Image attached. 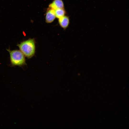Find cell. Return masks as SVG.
Listing matches in <instances>:
<instances>
[{"mask_svg": "<svg viewBox=\"0 0 129 129\" xmlns=\"http://www.w3.org/2000/svg\"><path fill=\"white\" fill-rule=\"evenodd\" d=\"M59 23L61 27L65 29L68 27L70 20L68 16H64L58 19Z\"/></svg>", "mask_w": 129, "mask_h": 129, "instance_id": "cell-4", "label": "cell"}, {"mask_svg": "<svg viewBox=\"0 0 129 129\" xmlns=\"http://www.w3.org/2000/svg\"><path fill=\"white\" fill-rule=\"evenodd\" d=\"M55 10L49 8L47 11L45 16V21L48 23L53 22L56 18Z\"/></svg>", "mask_w": 129, "mask_h": 129, "instance_id": "cell-3", "label": "cell"}, {"mask_svg": "<svg viewBox=\"0 0 129 129\" xmlns=\"http://www.w3.org/2000/svg\"><path fill=\"white\" fill-rule=\"evenodd\" d=\"M9 54L11 65L12 66H22L26 64L25 56L20 50L6 49Z\"/></svg>", "mask_w": 129, "mask_h": 129, "instance_id": "cell-2", "label": "cell"}, {"mask_svg": "<svg viewBox=\"0 0 129 129\" xmlns=\"http://www.w3.org/2000/svg\"><path fill=\"white\" fill-rule=\"evenodd\" d=\"M49 6V8L55 10L57 9L64 8V5L62 0H54L50 4Z\"/></svg>", "mask_w": 129, "mask_h": 129, "instance_id": "cell-5", "label": "cell"}, {"mask_svg": "<svg viewBox=\"0 0 129 129\" xmlns=\"http://www.w3.org/2000/svg\"><path fill=\"white\" fill-rule=\"evenodd\" d=\"M19 50L25 57L30 59L35 55L36 50L35 41L34 38H29L17 45Z\"/></svg>", "mask_w": 129, "mask_h": 129, "instance_id": "cell-1", "label": "cell"}, {"mask_svg": "<svg viewBox=\"0 0 129 129\" xmlns=\"http://www.w3.org/2000/svg\"><path fill=\"white\" fill-rule=\"evenodd\" d=\"M55 10L56 17L59 19L65 16V11L64 8H59Z\"/></svg>", "mask_w": 129, "mask_h": 129, "instance_id": "cell-6", "label": "cell"}]
</instances>
